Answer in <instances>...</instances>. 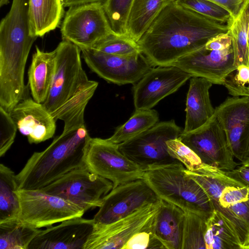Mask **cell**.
<instances>
[{"instance_id": "obj_37", "label": "cell", "mask_w": 249, "mask_h": 249, "mask_svg": "<svg viewBox=\"0 0 249 249\" xmlns=\"http://www.w3.org/2000/svg\"><path fill=\"white\" fill-rule=\"evenodd\" d=\"M0 157L3 156L15 141L18 129L9 112L0 107Z\"/></svg>"}, {"instance_id": "obj_12", "label": "cell", "mask_w": 249, "mask_h": 249, "mask_svg": "<svg viewBox=\"0 0 249 249\" xmlns=\"http://www.w3.org/2000/svg\"><path fill=\"white\" fill-rule=\"evenodd\" d=\"M81 50L85 63L93 72L107 82L119 85L135 84L155 67L142 52L119 55L93 49Z\"/></svg>"}, {"instance_id": "obj_39", "label": "cell", "mask_w": 249, "mask_h": 249, "mask_svg": "<svg viewBox=\"0 0 249 249\" xmlns=\"http://www.w3.org/2000/svg\"><path fill=\"white\" fill-rule=\"evenodd\" d=\"M226 175L249 188V159L232 170L224 171Z\"/></svg>"}, {"instance_id": "obj_25", "label": "cell", "mask_w": 249, "mask_h": 249, "mask_svg": "<svg viewBox=\"0 0 249 249\" xmlns=\"http://www.w3.org/2000/svg\"><path fill=\"white\" fill-rule=\"evenodd\" d=\"M169 0H134L127 22L128 36L138 42Z\"/></svg>"}, {"instance_id": "obj_11", "label": "cell", "mask_w": 249, "mask_h": 249, "mask_svg": "<svg viewBox=\"0 0 249 249\" xmlns=\"http://www.w3.org/2000/svg\"><path fill=\"white\" fill-rule=\"evenodd\" d=\"M160 200L143 178L122 184L103 197L102 204L93 218L94 229L110 225Z\"/></svg>"}, {"instance_id": "obj_17", "label": "cell", "mask_w": 249, "mask_h": 249, "mask_svg": "<svg viewBox=\"0 0 249 249\" xmlns=\"http://www.w3.org/2000/svg\"><path fill=\"white\" fill-rule=\"evenodd\" d=\"M172 66L192 76L203 77L213 84L222 85L226 77L237 68L232 45L220 50H207L204 46L179 58Z\"/></svg>"}, {"instance_id": "obj_29", "label": "cell", "mask_w": 249, "mask_h": 249, "mask_svg": "<svg viewBox=\"0 0 249 249\" xmlns=\"http://www.w3.org/2000/svg\"><path fill=\"white\" fill-rule=\"evenodd\" d=\"M40 231L18 220L0 223V249H28Z\"/></svg>"}, {"instance_id": "obj_14", "label": "cell", "mask_w": 249, "mask_h": 249, "mask_svg": "<svg viewBox=\"0 0 249 249\" xmlns=\"http://www.w3.org/2000/svg\"><path fill=\"white\" fill-rule=\"evenodd\" d=\"M214 114L233 156L245 162L249 158V97H228L215 108Z\"/></svg>"}, {"instance_id": "obj_31", "label": "cell", "mask_w": 249, "mask_h": 249, "mask_svg": "<svg viewBox=\"0 0 249 249\" xmlns=\"http://www.w3.org/2000/svg\"><path fill=\"white\" fill-rule=\"evenodd\" d=\"M181 249H206L204 235L208 217L184 212Z\"/></svg>"}, {"instance_id": "obj_35", "label": "cell", "mask_w": 249, "mask_h": 249, "mask_svg": "<svg viewBox=\"0 0 249 249\" xmlns=\"http://www.w3.org/2000/svg\"><path fill=\"white\" fill-rule=\"evenodd\" d=\"M158 213L128 240L123 249H165L155 234V220Z\"/></svg>"}, {"instance_id": "obj_16", "label": "cell", "mask_w": 249, "mask_h": 249, "mask_svg": "<svg viewBox=\"0 0 249 249\" xmlns=\"http://www.w3.org/2000/svg\"><path fill=\"white\" fill-rule=\"evenodd\" d=\"M160 205V199L110 225L94 229L83 249H123L128 240L159 212Z\"/></svg>"}, {"instance_id": "obj_41", "label": "cell", "mask_w": 249, "mask_h": 249, "mask_svg": "<svg viewBox=\"0 0 249 249\" xmlns=\"http://www.w3.org/2000/svg\"><path fill=\"white\" fill-rule=\"evenodd\" d=\"M64 7H70L72 6L87 4L90 3L99 2L103 5L107 0H62Z\"/></svg>"}, {"instance_id": "obj_44", "label": "cell", "mask_w": 249, "mask_h": 249, "mask_svg": "<svg viewBox=\"0 0 249 249\" xmlns=\"http://www.w3.org/2000/svg\"><path fill=\"white\" fill-rule=\"evenodd\" d=\"M248 89H249V87H248Z\"/></svg>"}, {"instance_id": "obj_34", "label": "cell", "mask_w": 249, "mask_h": 249, "mask_svg": "<svg viewBox=\"0 0 249 249\" xmlns=\"http://www.w3.org/2000/svg\"><path fill=\"white\" fill-rule=\"evenodd\" d=\"M177 4L213 20L230 24L233 20L230 13L208 0H175Z\"/></svg>"}, {"instance_id": "obj_9", "label": "cell", "mask_w": 249, "mask_h": 249, "mask_svg": "<svg viewBox=\"0 0 249 249\" xmlns=\"http://www.w3.org/2000/svg\"><path fill=\"white\" fill-rule=\"evenodd\" d=\"M60 31L63 40L72 43L81 50L91 49L112 33L104 5L90 3L70 7Z\"/></svg>"}, {"instance_id": "obj_24", "label": "cell", "mask_w": 249, "mask_h": 249, "mask_svg": "<svg viewBox=\"0 0 249 249\" xmlns=\"http://www.w3.org/2000/svg\"><path fill=\"white\" fill-rule=\"evenodd\" d=\"M206 249H244L232 226L216 210L206 221Z\"/></svg>"}, {"instance_id": "obj_13", "label": "cell", "mask_w": 249, "mask_h": 249, "mask_svg": "<svg viewBox=\"0 0 249 249\" xmlns=\"http://www.w3.org/2000/svg\"><path fill=\"white\" fill-rule=\"evenodd\" d=\"M178 138L209 166L229 171L238 165L215 114L202 126L191 132H182Z\"/></svg>"}, {"instance_id": "obj_30", "label": "cell", "mask_w": 249, "mask_h": 249, "mask_svg": "<svg viewBox=\"0 0 249 249\" xmlns=\"http://www.w3.org/2000/svg\"><path fill=\"white\" fill-rule=\"evenodd\" d=\"M168 151L175 159L180 162L189 171L204 175H213L223 171L209 166L178 138L166 142Z\"/></svg>"}, {"instance_id": "obj_1", "label": "cell", "mask_w": 249, "mask_h": 249, "mask_svg": "<svg viewBox=\"0 0 249 249\" xmlns=\"http://www.w3.org/2000/svg\"><path fill=\"white\" fill-rule=\"evenodd\" d=\"M229 26L169 0L137 43L155 67L170 66Z\"/></svg>"}, {"instance_id": "obj_45", "label": "cell", "mask_w": 249, "mask_h": 249, "mask_svg": "<svg viewBox=\"0 0 249 249\" xmlns=\"http://www.w3.org/2000/svg\"></svg>"}, {"instance_id": "obj_18", "label": "cell", "mask_w": 249, "mask_h": 249, "mask_svg": "<svg viewBox=\"0 0 249 249\" xmlns=\"http://www.w3.org/2000/svg\"><path fill=\"white\" fill-rule=\"evenodd\" d=\"M94 228L93 219H68L40 230L28 249H83Z\"/></svg>"}, {"instance_id": "obj_20", "label": "cell", "mask_w": 249, "mask_h": 249, "mask_svg": "<svg viewBox=\"0 0 249 249\" xmlns=\"http://www.w3.org/2000/svg\"><path fill=\"white\" fill-rule=\"evenodd\" d=\"M186 103V120L183 132L200 128L214 115L215 108L212 105L209 90L213 83L203 77L192 76Z\"/></svg>"}, {"instance_id": "obj_33", "label": "cell", "mask_w": 249, "mask_h": 249, "mask_svg": "<svg viewBox=\"0 0 249 249\" xmlns=\"http://www.w3.org/2000/svg\"><path fill=\"white\" fill-rule=\"evenodd\" d=\"M91 49L119 55H129L142 52L137 42L127 36L116 33H112L101 40Z\"/></svg>"}, {"instance_id": "obj_43", "label": "cell", "mask_w": 249, "mask_h": 249, "mask_svg": "<svg viewBox=\"0 0 249 249\" xmlns=\"http://www.w3.org/2000/svg\"><path fill=\"white\" fill-rule=\"evenodd\" d=\"M248 47L249 56V27L248 33Z\"/></svg>"}, {"instance_id": "obj_46", "label": "cell", "mask_w": 249, "mask_h": 249, "mask_svg": "<svg viewBox=\"0 0 249 249\" xmlns=\"http://www.w3.org/2000/svg\"><path fill=\"white\" fill-rule=\"evenodd\" d=\"M248 159H249V158ZM248 159H247V160H248Z\"/></svg>"}, {"instance_id": "obj_26", "label": "cell", "mask_w": 249, "mask_h": 249, "mask_svg": "<svg viewBox=\"0 0 249 249\" xmlns=\"http://www.w3.org/2000/svg\"><path fill=\"white\" fill-rule=\"evenodd\" d=\"M16 175L9 167L0 164V223L18 220L20 203L16 193Z\"/></svg>"}, {"instance_id": "obj_38", "label": "cell", "mask_w": 249, "mask_h": 249, "mask_svg": "<svg viewBox=\"0 0 249 249\" xmlns=\"http://www.w3.org/2000/svg\"><path fill=\"white\" fill-rule=\"evenodd\" d=\"M232 46L231 37L229 31L227 33L219 34L210 39L205 47L209 50H220Z\"/></svg>"}, {"instance_id": "obj_7", "label": "cell", "mask_w": 249, "mask_h": 249, "mask_svg": "<svg viewBox=\"0 0 249 249\" xmlns=\"http://www.w3.org/2000/svg\"><path fill=\"white\" fill-rule=\"evenodd\" d=\"M84 164L91 172L111 181L113 188L143 178L145 171L123 154L118 144L99 138H89L86 147Z\"/></svg>"}, {"instance_id": "obj_2", "label": "cell", "mask_w": 249, "mask_h": 249, "mask_svg": "<svg viewBox=\"0 0 249 249\" xmlns=\"http://www.w3.org/2000/svg\"><path fill=\"white\" fill-rule=\"evenodd\" d=\"M55 50L54 77L43 104L56 121L64 122L63 132H67L85 125V110L98 83L88 78L78 46L63 40Z\"/></svg>"}, {"instance_id": "obj_19", "label": "cell", "mask_w": 249, "mask_h": 249, "mask_svg": "<svg viewBox=\"0 0 249 249\" xmlns=\"http://www.w3.org/2000/svg\"><path fill=\"white\" fill-rule=\"evenodd\" d=\"M18 129L31 143H38L52 138L56 120L43 104L25 98L9 112Z\"/></svg>"}, {"instance_id": "obj_8", "label": "cell", "mask_w": 249, "mask_h": 249, "mask_svg": "<svg viewBox=\"0 0 249 249\" xmlns=\"http://www.w3.org/2000/svg\"><path fill=\"white\" fill-rule=\"evenodd\" d=\"M20 203L18 220L35 228L49 227L77 217H82L84 208L41 190L18 189Z\"/></svg>"}, {"instance_id": "obj_6", "label": "cell", "mask_w": 249, "mask_h": 249, "mask_svg": "<svg viewBox=\"0 0 249 249\" xmlns=\"http://www.w3.org/2000/svg\"><path fill=\"white\" fill-rule=\"evenodd\" d=\"M183 129L174 120L157 123L139 135L118 144L120 151L144 170L181 163L169 153L166 142L178 138Z\"/></svg>"}, {"instance_id": "obj_22", "label": "cell", "mask_w": 249, "mask_h": 249, "mask_svg": "<svg viewBox=\"0 0 249 249\" xmlns=\"http://www.w3.org/2000/svg\"><path fill=\"white\" fill-rule=\"evenodd\" d=\"M184 215L179 207L161 200L155 231L165 249H181Z\"/></svg>"}, {"instance_id": "obj_3", "label": "cell", "mask_w": 249, "mask_h": 249, "mask_svg": "<svg viewBox=\"0 0 249 249\" xmlns=\"http://www.w3.org/2000/svg\"><path fill=\"white\" fill-rule=\"evenodd\" d=\"M90 138L85 125L62 132L45 149L34 152L16 175L18 189L39 190L84 166L86 147Z\"/></svg>"}, {"instance_id": "obj_10", "label": "cell", "mask_w": 249, "mask_h": 249, "mask_svg": "<svg viewBox=\"0 0 249 249\" xmlns=\"http://www.w3.org/2000/svg\"><path fill=\"white\" fill-rule=\"evenodd\" d=\"M112 188L111 181L91 172L84 166L67 173L39 190L66 199L86 212L99 208L103 197Z\"/></svg>"}, {"instance_id": "obj_21", "label": "cell", "mask_w": 249, "mask_h": 249, "mask_svg": "<svg viewBox=\"0 0 249 249\" xmlns=\"http://www.w3.org/2000/svg\"><path fill=\"white\" fill-rule=\"evenodd\" d=\"M56 51L46 52L36 46L29 67L28 85L33 99L43 104L46 100L56 67Z\"/></svg>"}, {"instance_id": "obj_28", "label": "cell", "mask_w": 249, "mask_h": 249, "mask_svg": "<svg viewBox=\"0 0 249 249\" xmlns=\"http://www.w3.org/2000/svg\"><path fill=\"white\" fill-rule=\"evenodd\" d=\"M249 27V0H245L237 17L230 24L235 66L249 65L248 33Z\"/></svg>"}, {"instance_id": "obj_4", "label": "cell", "mask_w": 249, "mask_h": 249, "mask_svg": "<svg viewBox=\"0 0 249 249\" xmlns=\"http://www.w3.org/2000/svg\"><path fill=\"white\" fill-rule=\"evenodd\" d=\"M181 163L146 169L143 179L159 198L181 208L209 217L214 211L202 187L185 173Z\"/></svg>"}, {"instance_id": "obj_23", "label": "cell", "mask_w": 249, "mask_h": 249, "mask_svg": "<svg viewBox=\"0 0 249 249\" xmlns=\"http://www.w3.org/2000/svg\"><path fill=\"white\" fill-rule=\"evenodd\" d=\"M62 0H29L28 17L31 34L42 37L55 30L64 13Z\"/></svg>"}, {"instance_id": "obj_42", "label": "cell", "mask_w": 249, "mask_h": 249, "mask_svg": "<svg viewBox=\"0 0 249 249\" xmlns=\"http://www.w3.org/2000/svg\"><path fill=\"white\" fill-rule=\"evenodd\" d=\"M9 3V0H0V7L7 5Z\"/></svg>"}, {"instance_id": "obj_27", "label": "cell", "mask_w": 249, "mask_h": 249, "mask_svg": "<svg viewBox=\"0 0 249 249\" xmlns=\"http://www.w3.org/2000/svg\"><path fill=\"white\" fill-rule=\"evenodd\" d=\"M159 115L154 109L135 110L124 124L117 127L108 141L119 144L127 141L153 127L159 121Z\"/></svg>"}, {"instance_id": "obj_36", "label": "cell", "mask_w": 249, "mask_h": 249, "mask_svg": "<svg viewBox=\"0 0 249 249\" xmlns=\"http://www.w3.org/2000/svg\"><path fill=\"white\" fill-rule=\"evenodd\" d=\"M232 96L249 97V65L237 66L225 78L223 85Z\"/></svg>"}, {"instance_id": "obj_32", "label": "cell", "mask_w": 249, "mask_h": 249, "mask_svg": "<svg viewBox=\"0 0 249 249\" xmlns=\"http://www.w3.org/2000/svg\"><path fill=\"white\" fill-rule=\"evenodd\" d=\"M134 0H107L104 8L114 33L127 36V22Z\"/></svg>"}, {"instance_id": "obj_40", "label": "cell", "mask_w": 249, "mask_h": 249, "mask_svg": "<svg viewBox=\"0 0 249 249\" xmlns=\"http://www.w3.org/2000/svg\"><path fill=\"white\" fill-rule=\"evenodd\" d=\"M223 8L231 14L233 19L239 14L245 0H208Z\"/></svg>"}, {"instance_id": "obj_5", "label": "cell", "mask_w": 249, "mask_h": 249, "mask_svg": "<svg viewBox=\"0 0 249 249\" xmlns=\"http://www.w3.org/2000/svg\"><path fill=\"white\" fill-rule=\"evenodd\" d=\"M204 189L213 209L236 231L244 249H249V188L222 173L212 176L189 172Z\"/></svg>"}, {"instance_id": "obj_15", "label": "cell", "mask_w": 249, "mask_h": 249, "mask_svg": "<svg viewBox=\"0 0 249 249\" xmlns=\"http://www.w3.org/2000/svg\"><path fill=\"white\" fill-rule=\"evenodd\" d=\"M191 77L174 66L152 68L133 87L135 110L151 109L164 98L177 91Z\"/></svg>"}]
</instances>
